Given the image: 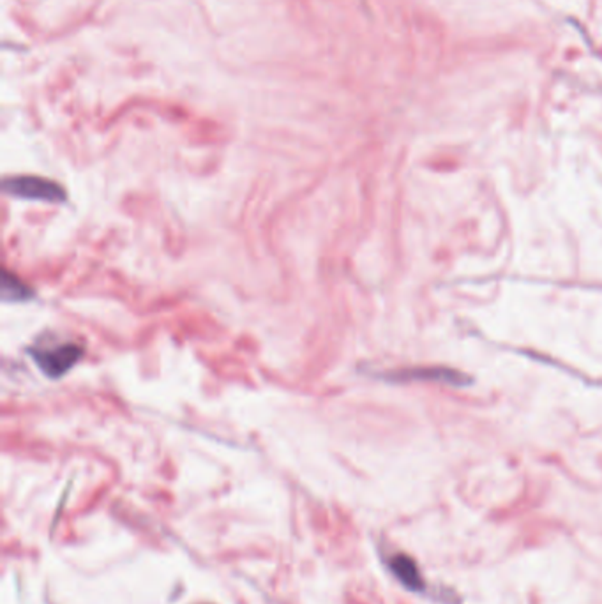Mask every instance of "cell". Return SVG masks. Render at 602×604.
Listing matches in <instances>:
<instances>
[{
	"label": "cell",
	"mask_w": 602,
	"mask_h": 604,
	"mask_svg": "<svg viewBox=\"0 0 602 604\" xmlns=\"http://www.w3.org/2000/svg\"><path fill=\"white\" fill-rule=\"evenodd\" d=\"M29 354L33 356L37 368L41 369L46 376L59 378V376L66 375L67 371L80 361L83 348L73 341L41 339L29 350Z\"/></svg>",
	"instance_id": "1"
},
{
	"label": "cell",
	"mask_w": 602,
	"mask_h": 604,
	"mask_svg": "<svg viewBox=\"0 0 602 604\" xmlns=\"http://www.w3.org/2000/svg\"><path fill=\"white\" fill-rule=\"evenodd\" d=\"M2 297L4 301H25L31 297V290L16 276H13L11 272H4Z\"/></svg>",
	"instance_id": "4"
},
{
	"label": "cell",
	"mask_w": 602,
	"mask_h": 604,
	"mask_svg": "<svg viewBox=\"0 0 602 604\" xmlns=\"http://www.w3.org/2000/svg\"><path fill=\"white\" fill-rule=\"evenodd\" d=\"M391 570L398 576V580L402 581L403 585L408 587L410 590H422L424 589V581H422L419 568L410 557H406V555L393 557L391 559Z\"/></svg>",
	"instance_id": "3"
},
{
	"label": "cell",
	"mask_w": 602,
	"mask_h": 604,
	"mask_svg": "<svg viewBox=\"0 0 602 604\" xmlns=\"http://www.w3.org/2000/svg\"><path fill=\"white\" fill-rule=\"evenodd\" d=\"M4 191L13 197H20V199H27V200L52 201V203L66 200V193H64L63 186H59L57 182H53L50 179L34 177V175L7 177L4 180Z\"/></svg>",
	"instance_id": "2"
}]
</instances>
